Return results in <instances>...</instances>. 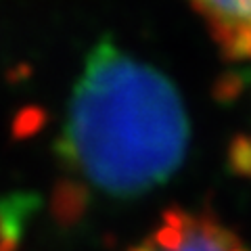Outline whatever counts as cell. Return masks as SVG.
I'll list each match as a JSON object with an SVG mask.
<instances>
[{"label": "cell", "instance_id": "cell-1", "mask_svg": "<svg viewBox=\"0 0 251 251\" xmlns=\"http://www.w3.org/2000/svg\"><path fill=\"white\" fill-rule=\"evenodd\" d=\"M188 115L176 86L109 38L86 57L59 138V155L113 197L163 184L184 161Z\"/></svg>", "mask_w": 251, "mask_h": 251}, {"label": "cell", "instance_id": "cell-2", "mask_svg": "<svg viewBox=\"0 0 251 251\" xmlns=\"http://www.w3.org/2000/svg\"><path fill=\"white\" fill-rule=\"evenodd\" d=\"M128 251H247L232 230L207 214L172 207Z\"/></svg>", "mask_w": 251, "mask_h": 251}, {"label": "cell", "instance_id": "cell-3", "mask_svg": "<svg viewBox=\"0 0 251 251\" xmlns=\"http://www.w3.org/2000/svg\"><path fill=\"white\" fill-rule=\"evenodd\" d=\"M228 61L251 59V0H188Z\"/></svg>", "mask_w": 251, "mask_h": 251}, {"label": "cell", "instance_id": "cell-4", "mask_svg": "<svg viewBox=\"0 0 251 251\" xmlns=\"http://www.w3.org/2000/svg\"><path fill=\"white\" fill-rule=\"evenodd\" d=\"M21 201H13L11 209H0V251H15L21 222Z\"/></svg>", "mask_w": 251, "mask_h": 251}, {"label": "cell", "instance_id": "cell-5", "mask_svg": "<svg viewBox=\"0 0 251 251\" xmlns=\"http://www.w3.org/2000/svg\"><path fill=\"white\" fill-rule=\"evenodd\" d=\"M82 201H84V193L80 188L74 186H65L63 191L57 193V199H54V209H57L59 218H75L82 211Z\"/></svg>", "mask_w": 251, "mask_h": 251}, {"label": "cell", "instance_id": "cell-6", "mask_svg": "<svg viewBox=\"0 0 251 251\" xmlns=\"http://www.w3.org/2000/svg\"><path fill=\"white\" fill-rule=\"evenodd\" d=\"M230 159L232 168L241 172V174L251 176V140L249 138H234L230 149Z\"/></svg>", "mask_w": 251, "mask_h": 251}]
</instances>
